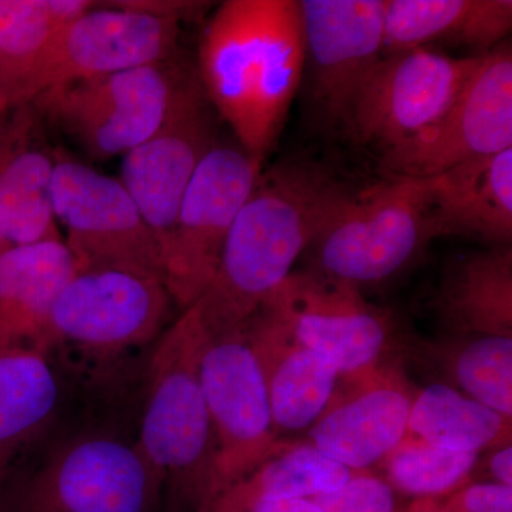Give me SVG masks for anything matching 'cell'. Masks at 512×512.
<instances>
[{"label":"cell","instance_id":"484cf974","mask_svg":"<svg viewBox=\"0 0 512 512\" xmlns=\"http://www.w3.org/2000/svg\"><path fill=\"white\" fill-rule=\"evenodd\" d=\"M511 420L450 384L434 383L414 394L406 437L480 454L511 444Z\"/></svg>","mask_w":512,"mask_h":512},{"label":"cell","instance_id":"4316f807","mask_svg":"<svg viewBox=\"0 0 512 512\" xmlns=\"http://www.w3.org/2000/svg\"><path fill=\"white\" fill-rule=\"evenodd\" d=\"M431 350L450 386L512 419V336H457Z\"/></svg>","mask_w":512,"mask_h":512},{"label":"cell","instance_id":"7c38bea8","mask_svg":"<svg viewBox=\"0 0 512 512\" xmlns=\"http://www.w3.org/2000/svg\"><path fill=\"white\" fill-rule=\"evenodd\" d=\"M306 79L320 124L350 136L360 90L383 57L386 0H299Z\"/></svg>","mask_w":512,"mask_h":512},{"label":"cell","instance_id":"d6a6232c","mask_svg":"<svg viewBox=\"0 0 512 512\" xmlns=\"http://www.w3.org/2000/svg\"><path fill=\"white\" fill-rule=\"evenodd\" d=\"M244 512H323L318 505L308 498H291V500L259 501Z\"/></svg>","mask_w":512,"mask_h":512},{"label":"cell","instance_id":"ffe728a7","mask_svg":"<svg viewBox=\"0 0 512 512\" xmlns=\"http://www.w3.org/2000/svg\"><path fill=\"white\" fill-rule=\"evenodd\" d=\"M421 180L436 238L473 235L511 245L512 147Z\"/></svg>","mask_w":512,"mask_h":512},{"label":"cell","instance_id":"44dd1931","mask_svg":"<svg viewBox=\"0 0 512 512\" xmlns=\"http://www.w3.org/2000/svg\"><path fill=\"white\" fill-rule=\"evenodd\" d=\"M511 29V0H386L383 56L439 47L483 56Z\"/></svg>","mask_w":512,"mask_h":512},{"label":"cell","instance_id":"277c9868","mask_svg":"<svg viewBox=\"0 0 512 512\" xmlns=\"http://www.w3.org/2000/svg\"><path fill=\"white\" fill-rule=\"evenodd\" d=\"M208 339L194 309H185L157 340L144 370L137 440L167 512H200L217 495V444L200 377Z\"/></svg>","mask_w":512,"mask_h":512},{"label":"cell","instance_id":"f1b7e54d","mask_svg":"<svg viewBox=\"0 0 512 512\" xmlns=\"http://www.w3.org/2000/svg\"><path fill=\"white\" fill-rule=\"evenodd\" d=\"M477 453H461L404 437L384 458L386 480L399 493L416 498H447L470 484Z\"/></svg>","mask_w":512,"mask_h":512},{"label":"cell","instance_id":"4fadbf2b","mask_svg":"<svg viewBox=\"0 0 512 512\" xmlns=\"http://www.w3.org/2000/svg\"><path fill=\"white\" fill-rule=\"evenodd\" d=\"M180 29L178 20L126 8L119 0L99 2L57 30L30 74L20 104L53 87L173 59Z\"/></svg>","mask_w":512,"mask_h":512},{"label":"cell","instance_id":"8992f818","mask_svg":"<svg viewBox=\"0 0 512 512\" xmlns=\"http://www.w3.org/2000/svg\"><path fill=\"white\" fill-rule=\"evenodd\" d=\"M436 238L421 178L350 192L309 249L312 271L360 288L399 274Z\"/></svg>","mask_w":512,"mask_h":512},{"label":"cell","instance_id":"e0dca14e","mask_svg":"<svg viewBox=\"0 0 512 512\" xmlns=\"http://www.w3.org/2000/svg\"><path fill=\"white\" fill-rule=\"evenodd\" d=\"M309 429V444L353 471H367L407 434L413 396L393 367L377 366L348 377Z\"/></svg>","mask_w":512,"mask_h":512},{"label":"cell","instance_id":"3957f363","mask_svg":"<svg viewBox=\"0 0 512 512\" xmlns=\"http://www.w3.org/2000/svg\"><path fill=\"white\" fill-rule=\"evenodd\" d=\"M163 488L133 426L62 417L19 461L0 512H160Z\"/></svg>","mask_w":512,"mask_h":512},{"label":"cell","instance_id":"f546056e","mask_svg":"<svg viewBox=\"0 0 512 512\" xmlns=\"http://www.w3.org/2000/svg\"><path fill=\"white\" fill-rule=\"evenodd\" d=\"M396 493L386 478L359 471L338 490L311 500L323 512H402Z\"/></svg>","mask_w":512,"mask_h":512},{"label":"cell","instance_id":"4dcf8cb0","mask_svg":"<svg viewBox=\"0 0 512 512\" xmlns=\"http://www.w3.org/2000/svg\"><path fill=\"white\" fill-rule=\"evenodd\" d=\"M446 512H512V487L497 483L467 484L444 498Z\"/></svg>","mask_w":512,"mask_h":512},{"label":"cell","instance_id":"7402d4cb","mask_svg":"<svg viewBox=\"0 0 512 512\" xmlns=\"http://www.w3.org/2000/svg\"><path fill=\"white\" fill-rule=\"evenodd\" d=\"M79 271L64 239L0 252V353L43 352L57 296Z\"/></svg>","mask_w":512,"mask_h":512},{"label":"cell","instance_id":"603a6c76","mask_svg":"<svg viewBox=\"0 0 512 512\" xmlns=\"http://www.w3.org/2000/svg\"><path fill=\"white\" fill-rule=\"evenodd\" d=\"M66 383V373L45 353H0V491L23 456L62 420Z\"/></svg>","mask_w":512,"mask_h":512},{"label":"cell","instance_id":"5b68a950","mask_svg":"<svg viewBox=\"0 0 512 512\" xmlns=\"http://www.w3.org/2000/svg\"><path fill=\"white\" fill-rule=\"evenodd\" d=\"M161 279L113 268L79 269L57 296L43 352L64 373L106 372L134 350L153 348L174 322Z\"/></svg>","mask_w":512,"mask_h":512},{"label":"cell","instance_id":"cb8c5ba5","mask_svg":"<svg viewBox=\"0 0 512 512\" xmlns=\"http://www.w3.org/2000/svg\"><path fill=\"white\" fill-rule=\"evenodd\" d=\"M457 336H512V248L495 245L448 271L436 301Z\"/></svg>","mask_w":512,"mask_h":512},{"label":"cell","instance_id":"8fae6325","mask_svg":"<svg viewBox=\"0 0 512 512\" xmlns=\"http://www.w3.org/2000/svg\"><path fill=\"white\" fill-rule=\"evenodd\" d=\"M512 147L510 43L481 57L477 69L437 123L382 154L389 178H427Z\"/></svg>","mask_w":512,"mask_h":512},{"label":"cell","instance_id":"d4e9b609","mask_svg":"<svg viewBox=\"0 0 512 512\" xmlns=\"http://www.w3.org/2000/svg\"><path fill=\"white\" fill-rule=\"evenodd\" d=\"M359 471L350 470L309 443H284L249 476L200 512H244L259 501L311 498L338 490Z\"/></svg>","mask_w":512,"mask_h":512},{"label":"cell","instance_id":"52a82bcc","mask_svg":"<svg viewBox=\"0 0 512 512\" xmlns=\"http://www.w3.org/2000/svg\"><path fill=\"white\" fill-rule=\"evenodd\" d=\"M190 74L170 59L53 87L30 104L90 157L109 160L156 133Z\"/></svg>","mask_w":512,"mask_h":512},{"label":"cell","instance_id":"9a60e30c","mask_svg":"<svg viewBox=\"0 0 512 512\" xmlns=\"http://www.w3.org/2000/svg\"><path fill=\"white\" fill-rule=\"evenodd\" d=\"M483 56L430 49L383 56L357 97L350 137L383 153L413 140L443 117Z\"/></svg>","mask_w":512,"mask_h":512},{"label":"cell","instance_id":"83f0119b","mask_svg":"<svg viewBox=\"0 0 512 512\" xmlns=\"http://www.w3.org/2000/svg\"><path fill=\"white\" fill-rule=\"evenodd\" d=\"M59 30L49 0H0V82L19 106L30 74Z\"/></svg>","mask_w":512,"mask_h":512},{"label":"cell","instance_id":"d590c367","mask_svg":"<svg viewBox=\"0 0 512 512\" xmlns=\"http://www.w3.org/2000/svg\"><path fill=\"white\" fill-rule=\"evenodd\" d=\"M9 109L8 97H6L5 90H3L2 82H0V113Z\"/></svg>","mask_w":512,"mask_h":512},{"label":"cell","instance_id":"e575fe53","mask_svg":"<svg viewBox=\"0 0 512 512\" xmlns=\"http://www.w3.org/2000/svg\"><path fill=\"white\" fill-rule=\"evenodd\" d=\"M402 512H446L444 498H417Z\"/></svg>","mask_w":512,"mask_h":512},{"label":"cell","instance_id":"6da1fadb","mask_svg":"<svg viewBox=\"0 0 512 512\" xmlns=\"http://www.w3.org/2000/svg\"><path fill=\"white\" fill-rule=\"evenodd\" d=\"M323 165L293 158L262 171L214 278L190 308L210 338L244 328L352 192Z\"/></svg>","mask_w":512,"mask_h":512},{"label":"cell","instance_id":"d6986e66","mask_svg":"<svg viewBox=\"0 0 512 512\" xmlns=\"http://www.w3.org/2000/svg\"><path fill=\"white\" fill-rule=\"evenodd\" d=\"M245 330L264 373L276 431L311 429L338 390V370L262 309Z\"/></svg>","mask_w":512,"mask_h":512},{"label":"cell","instance_id":"30bf717a","mask_svg":"<svg viewBox=\"0 0 512 512\" xmlns=\"http://www.w3.org/2000/svg\"><path fill=\"white\" fill-rule=\"evenodd\" d=\"M200 377L217 444V498L285 441L278 439L264 373L245 328L208 339Z\"/></svg>","mask_w":512,"mask_h":512},{"label":"cell","instance_id":"836d02e7","mask_svg":"<svg viewBox=\"0 0 512 512\" xmlns=\"http://www.w3.org/2000/svg\"><path fill=\"white\" fill-rule=\"evenodd\" d=\"M491 476L494 483L512 487V447L505 444L503 447L495 448V453L488 461Z\"/></svg>","mask_w":512,"mask_h":512},{"label":"cell","instance_id":"ac0fdd59","mask_svg":"<svg viewBox=\"0 0 512 512\" xmlns=\"http://www.w3.org/2000/svg\"><path fill=\"white\" fill-rule=\"evenodd\" d=\"M30 103L0 113V252L60 237L53 211L57 157Z\"/></svg>","mask_w":512,"mask_h":512},{"label":"cell","instance_id":"1f68e13d","mask_svg":"<svg viewBox=\"0 0 512 512\" xmlns=\"http://www.w3.org/2000/svg\"><path fill=\"white\" fill-rule=\"evenodd\" d=\"M119 3L126 8L178 20L180 23L198 18L207 6H210L207 2H184V0H119Z\"/></svg>","mask_w":512,"mask_h":512},{"label":"cell","instance_id":"7a4b0ae2","mask_svg":"<svg viewBox=\"0 0 512 512\" xmlns=\"http://www.w3.org/2000/svg\"><path fill=\"white\" fill-rule=\"evenodd\" d=\"M305 70L296 0H228L211 16L198 79L239 146L264 157L275 146Z\"/></svg>","mask_w":512,"mask_h":512},{"label":"cell","instance_id":"ba28073f","mask_svg":"<svg viewBox=\"0 0 512 512\" xmlns=\"http://www.w3.org/2000/svg\"><path fill=\"white\" fill-rule=\"evenodd\" d=\"M262 163L238 143L218 141L198 165L163 249L164 284L178 311L194 305L214 278Z\"/></svg>","mask_w":512,"mask_h":512},{"label":"cell","instance_id":"5bb4252c","mask_svg":"<svg viewBox=\"0 0 512 512\" xmlns=\"http://www.w3.org/2000/svg\"><path fill=\"white\" fill-rule=\"evenodd\" d=\"M261 309L345 379L380 366L392 339L389 313L367 302L356 286L312 269L292 272Z\"/></svg>","mask_w":512,"mask_h":512},{"label":"cell","instance_id":"2e32d148","mask_svg":"<svg viewBox=\"0 0 512 512\" xmlns=\"http://www.w3.org/2000/svg\"><path fill=\"white\" fill-rule=\"evenodd\" d=\"M214 111L198 74L191 73L156 133L123 156L121 184L156 235L161 252L198 165L218 143Z\"/></svg>","mask_w":512,"mask_h":512},{"label":"cell","instance_id":"9c48e42d","mask_svg":"<svg viewBox=\"0 0 512 512\" xmlns=\"http://www.w3.org/2000/svg\"><path fill=\"white\" fill-rule=\"evenodd\" d=\"M52 200L79 269H124L164 282L160 244L120 180L57 158Z\"/></svg>","mask_w":512,"mask_h":512}]
</instances>
